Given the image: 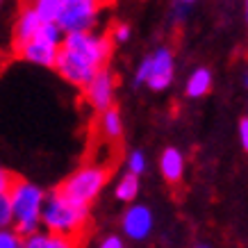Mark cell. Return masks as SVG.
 <instances>
[{
    "label": "cell",
    "mask_w": 248,
    "mask_h": 248,
    "mask_svg": "<svg viewBox=\"0 0 248 248\" xmlns=\"http://www.w3.org/2000/svg\"><path fill=\"white\" fill-rule=\"evenodd\" d=\"M109 55H112L109 37L93 34V32H73V34H64L53 68L66 82L84 89L91 78L107 66Z\"/></svg>",
    "instance_id": "obj_1"
},
{
    "label": "cell",
    "mask_w": 248,
    "mask_h": 248,
    "mask_svg": "<svg viewBox=\"0 0 248 248\" xmlns=\"http://www.w3.org/2000/svg\"><path fill=\"white\" fill-rule=\"evenodd\" d=\"M9 201H12V212H14L16 234L21 239L37 234L41 228V207L46 201L44 189L37 187L34 182L14 178L12 187H9Z\"/></svg>",
    "instance_id": "obj_2"
},
{
    "label": "cell",
    "mask_w": 248,
    "mask_h": 248,
    "mask_svg": "<svg viewBox=\"0 0 248 248\" xmlns=\"http://www.w3.org/2000/svg\"><path fill=\"white\" fill-rule=\"evenodd\" d=\"M87 218H89V207L68 203L57 191L46 194L44 207H41V226L46 228V232L76 239L82 232Z\"/></svg>",
    "instance_id": "obj_3"
},
{
    "label": "cell",
    "mask_w": 248,
    "mask_h": 248,
    "mask_svg": "<svg viewBox=\"0 0 248 248\" xmlns=\"http://www.w3.org/2000/svg\"><path fill=\"white\" fill-rule=\"evenodd\" d=\"M109 178V169L100 164H84L78 171H73L60 187L55 189L62 198H66L68 203L80 205V207H89L96 196L103 191Z\"/></svg>",
    "instance_id": "obj_4"
},
{
    "label": "cell",
    "mask_w": 248,
    "mask_h": 248,
    "mask_svg": "<svg viewBox=\"0 0 248 248\" xmlns=\"http://www.w3.org/2000/svg\"><path fill=\"white\" fill-rule=\"evenodd\" d=\"M62 41H64V32L60 30V25L57 23H44L41 30L37 32V37L28 41V44L14 48V50L21 60L30 62V64L53 68L57 53L62 48Z\"/></svg>",
    "instance_id": "obj_5"
},
{
    "label": "cell",
    "mask_w": 248,
    "mask_h": 248,
    "mask_svg": "<svg viewBox=\"0 0 248 248\" xmlns=\"http://www.w3.org/2000/svg\"><path fill=\"white\" fill-rule=\"evenodd\" d=\"M98 12L100 5L96 0H84V2H76V5H64L60 21V30L64 34H73V32H91L98 21Z\"/></svg>",
    "instance_id": "obj_6"
},
{
    "label": "cell",
    "mask_w": 248,
    "mask_h": 248,
    "mask_svg": "<svg viewBox=\"0 0 248 248\" xmlns=\"http://www.w3.org/2000/svg\"><path fill=\"white\" fill-rule=\"evenodd\" d=\"M114 91H116V80L109 68H100L96 76L91 78L87 87H84V98L96 112H105L114 107Z\"/></svg>",
    "instance_id": "obj_7"
},
{
    "label": "cell",
    "mask_w": 248,
    "mask_h": 248,
    "mask_svg": "<svg viewBox=\"0 0 248 248\" xmlns=\"http://www.w3.org/2000/svg\"><path fill=\"white\" fill-rule=\"evenodd\" d=\"M151 57V71H148V89L153 91H164L171 87L173 76H175V60H173V50L171 48H157Z\"/></svg>",
    "instance_id": "obj_8"
},
{
    "label": "cell",
    "mask_w": 248,
    "mask_h": 248,
    "mask_svg": "<svg viewBox=\"0 0 248 248\" xmlns=\"http://www.w3.org/2000/svg\"><path fill=\"white\" fill-rule=\"evenodd\" d=\"M153 226H155V218H153L151 207L146 205H130L121 218L123 234L132 241H143L153 232Z\"/></svg>",
    "instance_id": "obj_9"
},
{
    "label": "cell",
    "mask_w": 248,
    "mask_h": 248,
    "mask_svg": "<svg viewBox=\"0 0 248 248\" xmlns=\"http://www.w3.org/2000/svg\"><path fill=\"white\" fill-rule=\"evenodd\" d=\"M159 173L169 185H178L185 175V155L175 146H166L159 155Z\"/></svg>",
    "instance_id": "obj_10"
},
{
    "label": "cell",
    "mask_w": 248,
    "mask_h": 248,
    "mask_svg": "<svg viewBox=\"0 0 248 248\" xmlns=\"http://www.w3.org/2000/svg\"><path fill=\"white\" fill-rule=\"evenodd\" d=\"M41 25H44V23L34 14V9L32 7L23 9L21 14H18V18H16V25H14V48L32 41V39L37 37V32L41 30Z\"/></svg>",
    "instance_id": "obj_11"
},
{
    "label": "cell",
    "mask_w": 248,
    "mask_h": 248,
    "mask_svg": "<svg viewBox=\"0 0 248 248\" xmlns=\"http://www.w3.org/2000/svg\"><path fill=\"white\" fill-rule=\"evenodd\" d=\"M212 84H214V76L207 66L196 68L194 73L187 78V84H185V93L187 98H203L212 91Z\"/></svg>",
    "instance_id": "obj_12"
},
{
    "label": "cell",
    "mask_w": 248,
    "mask_h": 248,
    "mask_svg": "<svg viewBox=\"0 0 248 248\" xmlns=\"http://www.w3.org/2000/svg\"><path fill=\"white\" fill-rule=\"evenodd\" d=\"M23 248H78V239L50 232H37L23 239Z\"/></svg>",
    "instance_id": "obj_13"
},
{
    "label": "cell",
    "mask_w": 248,
    "mask_h": 248,
    "mask_svg": "<svg viewBox=\"0 0 248 248\" xmlns=\"http://www.w3.org/2000/svg\"><path fill=\"white\" fill-rule=\"evenodd\" d=\"M98 125H100L103 137H107L109 141H116V139L123 137V119H121V112L116 107H109V109H105L100 114Z\"/></svg>",
    "instance_id": "obj_14"
},
{
    "label": "cell",
    "mask_w": 248,
    "mask_h": 248,
    "mask_svg": "<svg viewBox=\"0 0 248 248\" xmlns=\"http://www.w3.org/2000/svg\"><path fill=\"white\" fill-rule=\"evenodd\" d=\"M30 7L41 18V23H57L64 12V2L62 0H32Z\"/></svg>",
    "instance_id": "obj_15"
},
{
    "label": "cell",
    "mask_w": 248,
    "mask_h": 248,
    "mask_svg": "<svg viewBox=\"0 0 248 248\" xmlns=\"http://www.w3.org/2000/svg\"><path fill=\"white\" fill-rule=\"evenodd\" d=\"M114 196H116V201H121V203H135V198L139 196V178L132 175V173H125L116 182Z\"/></svg>",
    "instance_id": "obj_16"
},
{
    "label": "cell",
    "mask_w": 248,
    "mask_h": 248,
    "mask_svg": "<svg viewBox=\"0 0 248 248\" xmlns=\"http://www.w3.org/2000/svg\"><path fill=\"white\" fill-rule=\"evenodd\" d=\"M125 166H128V173H132V175H141L143 171H146V155H143V151H130L128 159H125Z\"/></svg>",
    "instance_id": "obj_17"
},
{
    "label": "cell",
    "mask_w": 248,
    "mask_h": 248,
    "mask_svg": "<svg viewBox=\"0 0 248 248\" xmlns=\"http://www.w3.org/2000/svg\"><path fill=\"white\" fill-rule=\"evenodd\" d=\"M5 228H14V212H12L9 194L0 196V230H5Z\"/></svg>",
    "instance_id": "obj_18"
},
{
    "label": "cell",
    "mask_w": 248,
    "mask_h": 248,
    "mask_svg": "<svg viewBox=\"0 0 248 248\" xmlns=\"http://www.w3.org/2000/svg\"><path fill=\"white\" fill-rule=\"evenodd\" d=\"M0 248H23V239L16 234L14 228L0 230Z\"/></svg>",
    "instance_id": "obj_19"
},
{
    "label": "cell",
    "mask_w": 248,
    "mask_h": 248,
    "mask_svg": "<svg viewBox=\"0 0 248 248\" xmlns=\"http://www.w3.org/2000/svg\"><path fill=\"white\" fill-rule=\"evenodd\" d=\"M130 37H132V30H130L128 23H119V25H114L112 30V41L114 44H125V41H130Z\"/></svg>",
    "instance_id": "obj_20"
},
{
    "label": "cell",
    "mask_w": 248,
    "mask_h": 248,
    "mask_svg": "<svg viewBox=\"0 0 248 248\" xmlns=\"http://www.w3.org/2000/svg\"><path fill=\"white\" fill-rule=\"evenodd\" d=\"M148 71H151V57H143L141 64H139V68H137V73H135V87L146 84V80H148Z\"/></svg>",
    "instance_id": "obj_21"
},
{
    "label": "cell",
    "mask_w": 248,
    "mask_h": 248,
    "mask_svg": "<svg viewBox=\"0 0 248 248\" xmlns=\"http://www.w3.org/2000/svg\"><path fill=\"white\" fill-rule=\"evenodd\" d=\"M12 182H14V175H12L7 169H2V166H0V196H2V194H9Z\"/></svg>",
    "instance_id": "obj_22"
},
{
    "label": "cell",
    "mask_w": 248,
    "mask_h": 248,
    "mask_svg": "<svg viewBox=\"0 0 248 248\" xmlns=\"http://www.w3.org/2000/svg\"><path fill=\"white\" fill-rule=\"evenodd\" d=\"M98 248H125V244H123V239H121L119 234H109V237H105V239L100 241Z\"/></svg>",
    "instance_id": "obj_23"
},
{
    "label": "cell",
    "mask_w": 248,
    "mask_h": 248,
    "mask_svg": "<svg viewBox=\"0 0 248 248\" xmlns=\"http://www.w3.org/2000/svg\"><path fill=\"white\" fill-rule=\"evenodd\" d=\"M239 141H241V148L248 153V116L239 121Z\"/></svg>",
    "instance_id": "obj_24"
},
{
    "label": "cell",
    "mask_w": 248,
    "mask_h": 248,
    "mask_svg": "<svg viewBox=\"0 0 248 248\" xmlns=\"http://www.w3.org/2000/svg\"><path fill=\"white\" fill-rule=\"evenodd\" d=\"M64 5H76V2H84V0H62Z\"/></svg>",
    "instance_id": "obj_25"
},
{
    "label": "cell",
    "mask_w": 248,
    "mask_h": 248,
    "mask_svg": "<svg viewBox=\"0 0 248 248\" xmlns=\"http://www.w3.org/2000/svg\"><path fill=\"white\" fill-rule=\"evenodd\" d=\"M194 248H212V246H210V244H196Z\"/></svg>",
    "instance_id": "obj_26"
},
{
    "label": "cell",
    "mask_w": 248,
    "mask_h": 248,
    "mask_svg": "<svg viewBox=\"0 0 248 248\" xmlns=\"http://www.w3.org/2000/svg\"><path fill=\"white\" fill-rule=\"evenodd\" d=\"M244 87H246V89H248V73H246V76H244Z\"/></svg>",
    "instance_id": "obj_27"
},
{
    "label": "cell",
    "mask_w": 248,
    "mask_h": 248,
    "mask_svg": "<svg viewBox=\"0 0 248 248\" xmlns=\"http://www.w3.org/2000/svg\"><path fill=\"white\" fill-rule=\"evenodd\" d=\"M180 2H185V5H191V2H196V0H180Z\"/></svg>",
    "instance_id": "obj_28"
},
{
    "label": "cell",
    "mask_w": 248,
    "mask_h": 248,
    "mask_svg": "<svg viewBox=\"0 0 248 248\" xmlns=\"http://www.w3.org/2000/svg\"><path fill=\"white\" fill-rule=\"evenodd\" d=\"M98 5H105V2H109V0H96Z\"/></svg>",
    "instance_id": "obj_29"
},
{
    "label": "cell",
    "mask_w": 248,
    "mask_h": 248,
    "mask_svg": "<svg viewBox=\"0 0 248 248\" xmlns=\"http://www.w3.org/2000/svg\"><path fill=\"white\" fill-rule=\"evenodd\" d=\"M246 23H248V0H246Z\"/></svg>",
    "instance_id": "obj_30"
}]
</instances>
